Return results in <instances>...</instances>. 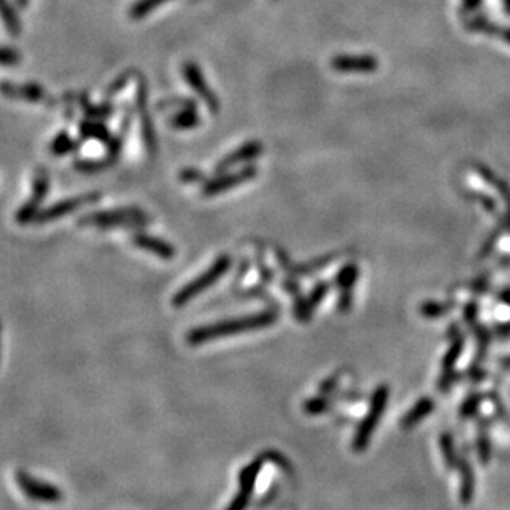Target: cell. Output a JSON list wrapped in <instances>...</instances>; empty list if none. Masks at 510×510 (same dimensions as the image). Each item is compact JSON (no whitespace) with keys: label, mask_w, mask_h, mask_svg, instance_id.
<instances>
[{"label":"cell","mask_w":510,"mask_h":510,"mask_svg":"<svg viewBox=\"0 0 510 510\" xmlns=\"http://www.w3.org/2000/svg\"><path fill=\"white\" fill-rule=\"evenodd\" d=\"M269 459L268 452L266 454L258 456L254 458L251 463L246 464L245 467L240 471V476H238V483H240V494L246 497H251V494L254 492V485H256L258 476H260L263 464Z\"/></svg>","instance_id":"cell-17"},{"label":"cell","mask_w":510,"mask_h":510,"mask_svg":"<svg viewBox=\"0 0 510 510\" xmlns=\"http://www.w3.org/2000/svg\"><path fill=\"white\" fill-rule=\"evenodd\" d=\"M431 411H433V401H431L430 398H423V400H419L417 405L413 406V410H410L408 413L403 417L401 428H405V430L413 428L414 425H418L426 414H430Z\"/></svg>","instance_id":"cell-22"},{"label":"cell","mask_w":510,"mask_h":510,"mask_svg":"<svg viewBox=\"0 0 510 510\" xmlns=\"http://www.w3.org/2000/svg\"><path fill=\"white\" fill-rule=\"evenodd\" d=\"M256 266H258V273H260V279H261V282H265V286H266V285H269V282L273 281V279H274V274H273V271H271V269L268 268V265H266L265 260H263L261 256H258V260H256Z\"/></svg>","instance_id":"cell-35"},{"label":"cell","mask_w":510,"mask_h":510,"mask_svg":"<svg viewBox=\"0 0 510 510\" xmlns=\"http://www.w3.org/2000/svg\"><path fill=\"white\" fill-rule=\"evenodd\" d=\"M131 241H133V245L135 246V248L147 251V253H152L154 256L162 258V260H166V261L175 258V254H177L175 246L172 245V243L164 240V238L152 236V234L149 233L135 232L133 236H131Z\"/></svg>","instance_id":"cell-13"},{"label":"cell","mask_w":510,"mask_h":510,"mask_svg":"<svg viewBox=\"0 0 510 510\" xmlns=\"http://www.w3.org/2000/svg\"><path fill=\"white\" fill-rule=\"evenodd\" d=\"M78 134H80L81 141H98L104 146H108L113 139L109 127L106 126L104 121L101 119H91L86 118L83 121H80L78 124Z\"/></svg>","instance_id":"cell-16"},{"label":"cell","mask_w":510,"mask_h":510,"mask_svg":"<svg viewBox=\"0 0 510 510\" xmlns=\"http://www.w3.org/2000/svg\"><path fill=\"white\" fill-rule=\"evenodd\" d=\"M263 151H265V147H263L260 141H246L240 147L228 152V154L218 160L215 166V174H221V172H226L238 166H248L253 160L260 157Z\"/></svg>","instance_id":"cell-11"},{"label":"cell","mask_w":510,"mask_h":510,"mask_svg":"<svg viewBox=\"0 0 510 510\" xmlns=\"http://www.w3.org/2000/svg\"><path fill=\"white\" fill-rule=\"evenodd\" d=\"M327 293H329V282L327 281H319L318 285L312 287L311 293L307 294V301H309L312 309H315V307H318L319 304L324 301V298H326Z\"/></svg>","instance_id":"cell-30"},{"label":"cell","mask_w":510,"mask_h":510,"mask_svg":"<svg viewBox=\"0 0 510 510\" xmlns=\"http://www.w3.org/2000/svg\"><path fill=\"white\" fill-rule=\"evenodd\" d=\"M182 76L193 89V93L203 101V104L207 106L210 113H218L220 111V100H218L215 91L208 86L207 78H205L203 71H201V68L195 61H185L182 65Z\"/></svg>","instance_id":"cell-10"},{"label":"cell","mask_w":510,"mask_h":510,"mask_svg":"<svg viewBox=\"0 0 510 510\" xmlns=\"http://www.w3.org/2000/svg\"><path fill=\"white\" fill-rule=\"evenodd\" d=\"M179 108V109H185V108H197V102L190 100V98H170V100H164L157 102L155 108L157 109H166V108Z\"/></svg>","instance_id":"cell-32"},{"label":"cell","mask_w":510,"mask_h":510,"mask_svg":"<svg viewBox=\"0 0 510 510\" xmlns=\"http://www.w3.org/2000/svg\"><path fill=\"white\" fill-rule=\"evenodd\" d=\"M48 190H50V177L45 168H38L35 172L34 184H32V197L25 203L20 205L17 213H15V220L19 225L35 223L36 217L42 212V205L47 199Z\"/></svg>","instance_id":"cell-6"},{"label":"cell","mask_w":510,"mask_h":510,"mask_svg":"<svg viewBox=\"0 0 510 510\" xmlns=\"http://www.w3.org/2000/svg\"><path fill=\"white\" fill-rule=\"evenodd\" d=\"M390 390L386 385L377 386V390L372 395V400H370V408L368 413L365 414L362 423L357 428L355 436L352 439V450L355 452H364L368 447L370 439H372L373 431L380 421V417L385 413L386 401H388Z\"/></svg>","instance_id":"cell-4"},{"label":"cell","mask_w":510,"mask_h":510,"mask_svg":"<svg viewBox=\"0 0 510 510\" xmlns=\"http://www.w3.org/2000/svg\"><path fill=\"white\" fill-rule=\"evenodd\" d=\"M80 102H81V109H83L86 118L101 119V121H104V119L113 118V114L116 113V108H114L109 101L100 102V104H93L91 101L86 100V96H81Z\"/></svg>","instance_id":"cell-23"},{"label":"cell","mask_w":510,"mask_h":510,"mask_svg":"<svg viewBox=\"0 0 510 510\" xmlns=\"http://www.w3.org/2000/svg\"><path fill=\"white\" fill-rule=\"evenodd\" d=\"M337 381H339V380H337V375L332 377V378H327V380L324 381L322 385H320V393H322V395L332 393V390H334L337 386Z\"/></svg>","instance_id":"cell-40"},{"label":"cell","mask_w":510,"mask_h":510,"mask_svg":"<svg viewBox=\"0 0 510 510\" xmlns=\"http://www.w3.org/2000/svg\"><path fill=\"white\" fill-rule=\"evenodd\" d=\"M179 179H180V182H184V184H199V182L203 184L205 180H207V177H205L203 172L199 170V168L187 167L180 170Z\"/></svg>","instance_id":"cell-31"},{"label":"cell","mask_w":510,"mask_h":510,"mask_svg":"<svg viewBox=\"0 0 510 510\" xmlns=\"http://www.w3.org/2000/svg\"><path fill=\"white\" fill-rule=\"evenodd\" d=\"M167 2H170V0H135L133 5L129 7L127 15H129V19H133V20H142V19L149 17V15L157 9V7L164 5V3H167Z\"/></svg>","instance_id":"cell-24"},{"label":"cell","mask_w":510,"mask_h":510,"mask_svg":"<svg viewBox=\"0 0 510 510\" xmlns=\"http://www.w3.org/2000/svg\"><path fill=\"white\" fill-rule=\"evenodd\" d=\"M329 405H331V400L327 398V395H318V397L311 398L304 403L302 410L306 411L307 414H322L324 411L329 410Z\"/></svg>","instance_id":"cell-28"},{"label":"cell","mask_w":510,"mask_h":510,"mask_svg":"<svg viewBox=\"0 0 510 510\" xmlns=\"http://www.w3.org/2000/svg\"><path fill=\"white\" fill-rule=\"evenodd\" d=\"M248 504H250V497H246V496H243V494L236 492V494H234L232 502L228 504V507H226L225 510H246Z\"/></svg>","instance_id":"cell-37"},{"label":"cell","mask_w":510,"mask_h":510,"mask_svg":"<svg viewBox=\"0 0 510 510\" xmlns=\"http://www.w3.org/2000/svg\"><path fill=\"white\" fill-rule=\"evenodd\" d=\"M332 68L337 71H368L375 68V61L368 56L340 55L332 60Z\"/></svg>","instance_id":"cell-18"},{"label":"cell","mask_w":510,"mask_h":510,"mask_svg":"<svg viewBox=\"0 0 510 510\" xmlns=\"http://www.w3.org/2000/svg\"><path fill=\"white\" fill-rule=\"evenodd\" d=\"M118 159L106 155L102 159H76L73 162V168L81 174H100V172L108 170L111 166H114Z\"/></svg>","instance_id":"cell-20"},{"label":"cell","mask_w":510,"mask_h":510,"mask_svg":"<svg viewBox=\"0 0 510 510\" xmlns=\"http://www.w3.org/2000/svg\"><path fill=\"white\" fill-rule=\"evenodd\" d=\"M135 108L139 114V124H141V135L146 151L149 152L151 157H154L157 151V139H155L154 124L149 113V91H147L146 78H137V91H135Z\"/></svg>","instance_id":"cell-8"},{"label":"cell","mask_w":510,"mask_h":510,"mask_svg":"<svg viewBox=\"0 0 510 510\" xmlns=\"http://www.w3.org/2000/svg\"><path fill=\"white\" fill-rule=\"evenodd\" d=\"M274 253H276L279 266H281V268L285 269L289 276H309V274L315 273V271L326 268L329 263H332L337 258V253H329L320 258H315V260L301 263V265H296V263H291L289 258H287V254L281 248H278Z\"/></svg>","instance_id":"cell-12"},{"label":"cell","mask_w":510,"mask_h":510,"mask_svg":"<svg viewBox=\"0 0 510 510\" xmlns=\"http://www.w3.org/2000/svg\"><path fill=\"white\" fill-rule=\"evenodd\" d=\"M0 58H2L3 67H17L22 56H20V53L15 50V48L7 47L5 45V47L2 48V56H0Z\"/></svg>","instance_id":"cell-34"},{"label":"cell","mask_w":510,"mask_h":510,"mask_svg":"<svg viewBox=\"0 0 510 510\" xmlns=\"http://www.w3.org/2000/svg\"><path fill=\"white\" fill-rule=\"evenodd\" d=\"M133 73H134L133 69H127V71L122 73V75H119L116 78V80H114L113 83H111L108 86V89H106V91H104V100H108V101L113 100V98L116 96V94L121 93L122 89H124L126 86L129 85L131 78H133Z\"/></svg>","instance_id":"cell-27"},{"label":"cell","mask_w":510,"mask_h":510,"mask_svg":"<svg viewBox=\"0 0 510 510\" xmlns=\"http://www.w3.org/2000/svg\"><path fill=\"white\" fill-rule=\"evenodd\" d=\"M441 446H443L444 458H446V463L450 464V466H454V464H456V454H454V447H452L451 438H447V436H443Z\"/></svg>","instance_id":"cell-36"},{"label":"cell","mask_w":510,"mask_h":510,"mask_svg":"<svg viewBox=\"0 0 510 510\" xmlns=\"http://www.w3.org/2000/svg\"><path fill=\"white\" fill-rule=\"evenodd\" d=\"M232 256L230 254H220L215 261H213L212 266H208L203 273L199 274L197 278H193L190 282L180 287L177 293L172 296L170 304L174 307H184L187 306L188 302H192L197 296H200L201 293L212 287L220 278H223L228 269L232 268Z\"/></svg>","instance_id":"cell-3"},{"label":"cell","mask_w":510,"mask_h":510,"mask_svg":"<svg viewBox=\"0 0 510 510\" xmlns=\"http://www.w3.org/2000/svg\"><path fill=\"white\" fill-rule=\"evenodd\" d=\"M78 146H80V141L73 139L67 131H60V133L53 137L48 151H50V154L55 155V157H63V155L75 152L78 149Z\"/></svg>","instance_id":"cell-21"},{"label":"cell","mask_w":510,"mask_h":510,"mask_svg":"<svg viewBox=\"0 0 510 510\" xmlns=\"http://www.w3.org/2000/svg\"><path fill=\"white\" fill-rule=\"evenodd\" d=\"M15 2H17L19 7L25 9V7H28V3H30V0H15Z\"/></svg>","instance_id":"cell-41"},{"label":"cell","mask_w":510,"mask_h":510,"mask_svg":"<svg viewBox=\"0 0 510 510\" xmlns=\"http://www.w3.org/2000/svg\"><path fill=\"white\" fill-rule=\"evenodd\" d=\"M447 309H450V304L426 302L421 306V315H426V318H441Z\"/></svg>","instance_id":"cell-33"},{"label":"cell","mask_w":510,"mask_h":510,"mask_svg":"<svg viewBox=\"0 0 510 510\" xmlns=\"http://www.w3.org/2000/svg\"><path fill=\"white\" fill-rule=\"evenodd\" d=\"M100 200H101L100 192L81 193V195L60 200V201H56V203L50 205V207L42 208V212H40L38 217H36L35 223L36 225L50 223V221H55V220H58V218L71 215V213H75L76 210L88 207V205L96 203V201H100Z\"/></svg>","instance_id":"cell-9"},{"label":"cell","mask_w":510,"mask_h":510,"mask_svg":"<svg viewBox=\"0 0 510 510\" xmlns=\"http://www.w3.org/2000/svg\"><path fill=\"white\" fill-rule=\"evenodd\" d=\"M15 480H17L20 491L25 494L30 500L43 502V504H58V502L63 500V492L55 484L36 479V477L28 474L25 471H17Z\"/></svg>","instance_id":"cell-7"},{"label":"cell","mask_w":510,"mask_h":510,"mask_svg":"<svg viewBox=\"0 0 510 510\" xmlns=\"http://www.w3.org/2000/svg\"><path fill=\"white\" fill-rule=\"evenodd\" d=\"M279 319V311L271 307V309H263L253 314L241 315V318L218 320L213 324H205V326L193 327L187 332V344L192 347L213 342V340L221 339V337H230L236 334H246V332L261 331L273 326Z\"/></svg>","instance_id":"cell-1"},{"label":"cell","mask_w":510,"mask_h":510,"mask_svg":"<svg viewBox=\"0 0 510 510\" xmlns=\"http://www.w3.org/2000/svg\"><path fill=\"white\" fill-rule=\"evenodd\" d=\"M281 286H282V291H285V293H287L289 296H293V298H294V296L301 294V286H299V282L296 281L294 276H287L285 281L281 282Z\"/></svg>","instance_id":"cell-39"},{"label":"cell","mask_w":510,"mask_h":510,"mask_svg":"<svg viewBox=\"0 0 510 510\" xmlns=\"http://www.w3.org/2000/svg\"><path fill=\"white\" fill-rule=\"evenodd\" d=\"M359 279V266L348 263L337 273L335 285L339 287V311H348L352 306V289Z\"/></svg>","instance_id":"cell-14"},{"label":"cell","mask_w":510,"mask_h":510,"mask_svg":"<svg viewBox=\"0 0 510 510\" xmlns=\"http://www.w3.org/2000/svg\"><path fill=\"white\" fill-rule=\"evenodd\" d=\"M2 20L10 35L19 36L22 34V22H20L19 12L15 10V7L9 0H2Z\"/></svg>","instance_id":"cell-25"},{"label":"cell","mask_w":510,"mask_h":510,"mask_svg":"<svg viewBox=\"0 0 510 510\" xmlns=\"http://www.w3.org/2000/svg\"><path fill=\"white\" fill-rule=\"evenodd\" d=\"M201 124V118L197 108L179 109L168 118V126L175 131H190Z\"/></svg>","instance_id":"cell-19"},{"label":"cell","mask_w":510,"mask_h":510,"mask_svg":"<svg viewBox=\"0 0 510 510\" xmlns=\"http://www.w3.org/2000/svg\"><path fill=\"white\" fill-rule=\"evenodd\" d=\"M3 96L12 98V100H23L28 102H43L47 100V91L42 85L38 83H23V85H2Z\"/></svg>","instance_id":"cell-15"},{"label":"cell","mask_w":510,"mask_h":510,"mask_svg":"<svg viewBox=\"0 0 510 510\" xmlns=\"http://www.w3.org/2000/svg\"><path fill=\"white\" fill-rule=\"evenodd\" d=\"M507 365H510V360H507Z\"/></svg>","instance_id":"cell-42"},{"label":"cell","mask_w":510,"mask_h":510,"mask_svg":"<svg viewBox=\"0 0 510 510\" xmlns=\"http://www.w3.org/2000/svg\"><path fill=\"white\" fill-rule=\"evenodd\" d=\"M461 479H463V487H461V500L469 502L472 496V484H474V477H472L471 467L466 463H463V472H461Z\"/></svg>","instance_id":"cell-29"},{"label":"cell","mask_w":510,"mask_h":510,"mask_svg":"<svg viewBox=\"0 0 510 510\" xmlns=\"http://www.w3.org/2000/svg\"><path fill=\"white\" fill-rule=\"evenodd\" d=\"M294 318L299 320V322H309L311 318H312V307L309 301H307V296L304 298L302 294H298L294 296Z\"/></svg>","instance_id":"cell-26"},{"label":"cell","mask_w":510,"mask_h":510,"mask_svg":"<svg viewBox=\"0 0 510 510\" xmlns=\"http://www.w3.org/2000/svg\"><path fill=\"white\" fill-rule=\"evenodd\" d=\"M461 347H463V342H461V339H456V342L452 344V348L450 351V353H447L446 360H444V370H451L452 368V364H454L456 359L459 357Z\"/></svg>","instance_id":"cell-38"},{"label":"cell","mask_w":510,"mask_h":510,"mask_svg":"<svg viewBox=\"0 0 510 510\" xmlns=\"http://www.w3.org/2000/svg\"><path fill=\"white\" fill-rule=\"evenodd\" d=\"M152 223V218L139 207H124L114 210L91 212L78 218L80 226L96 228H142Z\"/></svg>","instance_id":"cell-2"},{"label":"cell","mask_w":510,"mask_h":510,"mask_svg":"<svg viewBox=\"0 0 510 510\" xmlns=\"http://www.w3.org/2000/svg\"><path fill=\"white\" fill-rule=\"evenodd\" d=\"M258 177V167L254 164H248V166H243L241 168L230 172H221L217 174L212 179H207L201 184V195L203 197H217L220 193L232 190V188L240 187L254 180Z\"/></svg>","instance_id":"cell-5"}]
</instances>
